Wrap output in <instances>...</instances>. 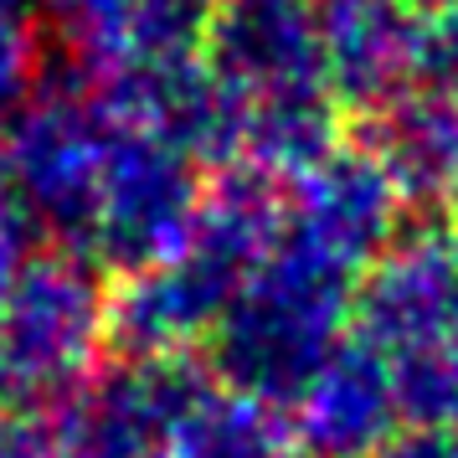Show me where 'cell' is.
Wrapping results in <instances>:
<instances>
[{
	"label": "cell",
	"instance_id": "5b68a950",
	"mask_svg": "<svg viewBox=\"0 0 458 458\" xmlns=\"http://www.w3.org/2000/svg\"><path fill=\"white\" fill-rule=\"evenodd\" d=\"M443 5H448V0H443Z\"/></svg>",
	"mask_w": 458,
	"mask_h": 458
},
{
	"label": "cell",
	"instance_id": "7a4b0ae2",
	"mask_svg": "<svg viewBox=\"0 0 458 458\" xmlns=\"http://www.w3.org/2000/svg\"><path fill=\"white\" fill-rule=\"evenodd\" d=\"M319 42L351 83H386L417 52V31L402 0H330L319 16Z\"/></svg>",
	"mask_w": 458,
	"mask_h": 458
},
{
	"label": "cell",
	"instance_id": "6da1fadb",
	"mask_svg": "<svg viewBox=\"0 0 458 458\" xmlns=\"http://www.w3.org/2000/svg\"><path fill=\"white\" fill-rule=\"evenodd\" d=\"M319 52L314 0H227L216 16V57L252 83H304Z\"/></svg>",
	"mask_w": 458,
	"mask_h": 458
},
{
	"label": "cell",
	"instance_id": "277c9868",
	"mask_svg": "<svg viewBox=\"0 0 458 458\" xmlns=\"http://www.w3.org/2000/svg\"><path fill=\"white\" fill-rule=\"evenodd\" d=\"M5 5H11V0H5Z\"/></svg>",
	"mask_w": 458,
	"mask_h": 458
},
{
	"label": "cell",
	"instance_id": "3957f363",
	"mask_svg": "<svg viewBox=\"0 0 458 458\" xmlns=\"http://www.w3.org/2000/svg\"><path fill=\"white\" fill-rule=\"evenodd\" d=\"M63 5L72 16H83L88 26H98V31H129L140 0H63Z\"/></svg>",
	"mask_w": 458,
	"mask_h": 458
}]
</instances>
